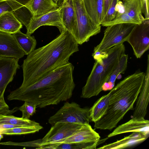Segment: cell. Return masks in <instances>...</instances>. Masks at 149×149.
Masks as SVG:
<instances>
[{
  "instance_id": "cell-1",
  "label": "cell",
  "mask_w": 149,
  "mask_h": 149,
  "mask_svg": "<svg viewBox=\"0 0 149 149\" xmlns=\"http://www.w3.org/2000/svg\"><path fill=\"white\" fill-rule=\"evenodd\" d=\"M78 44L71 34L64 30L47 44L27 55L22 67L23 79L20 88L31 85L57 68L69 63L79 51Z\"/></svg>"
},
{
  "instance_id": "cell-2",
  "label": "cell",
  "mask_w": 149,
  "mask_h": 149,
  "mask_svg": "<svg viewBox=\"0 0 149 149\" xmlns=\"http://www.w3.org/2000/svg\"><path fill=\"white\" fill-rule=\"evenodd\" d=\"M74 68L70 63L60 67L33 84L11 91L7 99L31 102L40 108L66 101L75 87Z\"/></svg>"
},
{
  "instance_id": "cell-3",
  "label": "cell",
  "mask_w": 149,
  "mask_h": 149,
  "mask_svg": "<svg viewBox=\"0 0 149 149\" xmlns=\"http://www.w3.org/2000/svg\"><path fill=\"white\" fill-rule=\"evenodd\" d=\"M145 74L138 72L128 75L111 90L108 109L102 118L94 123L95 128L112 130L128 111L133 109Z\"/></svg>"
},
{
  "instance_id": "cell-4",
  "label": "cell",
  "mask_w": 149,
  "mask_h": 149,
  "mask_svg": "<svg viewBox=\"0 0 149 149\" xmlns=\"http://www.w3.org/2000/svg\"><path fill=\"white\" fill-rule=\"evenodd\" d=\"M125 52V46L122 43L104 52L93 53L95 61L82 88L81 97L89 98L99 94Z\"/></svg>"
},
{
  "instance_id": "cell-5",
  "label": "cell",
  "mask_w": 149,
  "mask_h": 149,
  "mask_svg": "<svg viewBox=\"0 0 149 149\" xmlns=\"http://www.w3.org/2000/svg\"><path fill=\"white\" fill-rule=\"evenodd\" d=\"M137 25L122 23L107 26L102 40L95 47L93 53L105 52L115 46L127 41Z\"/></svg>"
},
{
  "instance_id": "cell-6",
  "label": "cell",
  "mask_w": 149,
  "mask_h": 149,
  "mask_svg": "<svg viewBox=\"0 0 149 149\" xmlns=\"http://www.w3.org/2000/svg\"><path fill=\"white\" fill-rule=\"evenodd\" d=\"M75 11L77 30V42L81 45L88 41L90 38L99 33L101 25L94 23L85 9L83 0H72Z\"/></svg>"
},
{
  "instance_id": "cell-7",
  "label": "cell",
  "mask_w": 149,
  "mask_h": 149,
  "mask_svg": "<svg viewBox=\"0 0 149 149\" xmlns=\"http://www.w3.org/2000/svg\"><path fill=\"white\" fill-rule=\"evenodd\" d=\"M90 108H82L75 102H66L53 115L48 123L52 126L58 122L89 124Z\"/></svg>"
},
{
  "instance_id": "cell-8",
  "label": "cell",
  "mask_w": 149,
  "mask_h": 149,
  "mask_svg": "<svg viewBox=\"0 0 149 149\" xmlns=\"http://www.w3.org/2000/svg\"><path fill=\"white\" fill-rule=\"evenodd\" d=\"M123 11L118 13L112 21L101 24L107 27L119 23L140 24L145 20L142 15L140 0H124Z\"/></svg>"
},
{
  "instance_id": "cell-9",
  "label": "cell",
  "mask_w": 149,
  "mask_h": 149,
  "mask_svg": "<svg viewBox=\"0 0 149 149\" xmlns=\"http://www.w3.org/2000/svg\"><path fill=\"white\" fill-rule=\"evenodd\" d=\"M83 124L64 122L57 123L52 126L44 137L35 141V146L55 143L67 138L77 132Z\"/></svg>"
},
{
  "instance_id": "cell-10",
  "label": "cell",
  "mask_w": 149,
  "mask_h": 149,
  "mask_svg": "<svg viewBox=\"0 0 149 149\" xmlns=\"http://www.w3.org/2000/svg\"><path fill=\"white\" fill-rule=\"evenodd\" d=\"M131 45L134 55L140 58L149 49V19L137 24L127 40Z\"/></svg>"
},
{
  "instance_id": "cell-11",
  "label": "cell",
  "mask_w": 149,
  "mask_h": 149,
  "mask_svg": "<svg viewBox=\"0 0 149 149\" xmlns=\"http://www.w3.org/2000/svg\"><path fill=\"white\" fill-rule=\"evenodd\" d=\"M61 7L39 17H31L26 26V33L31 35L42 26H52L58 28L60 32L66 30L63 24L61 15Z\"/></svg>"
},
{
  "instance_id": "cell-12",
  "label": "cell",
  "mask_w": 149,
  "mask_h": 149,
  "mask_svg": "<svg viewBox=\"0 0 149 149\" xmlns=\"http://www.w3.org/2000/svg\"><path fill=\"white\" fill-rule=\"evenodd\" d=\"M19 61L13 58L0 57V99L4 98L7 86L13 81L20 68Z\"/></svg>"
},
{
  "instance_id": "cell-13",
  "label": "cell",
  "mask_w": 149,
  "mask_h": 149,
  "mask_svg": "<svg viewBox=\"0 0 149 149\" xmlns=\"http://www.w3.org/2000/svg\"><path fill=\"white\" fill-rule=\"evenodd\" d=\"M100 137L89 124H85L74 134L54 143H82L89 145L91 149H96Z\"/></svg>"
},
{
  "instance_id": "cell-14",
  "label": "cell",
  "mask_w": 149,
  "mask_h": 149,
  "mask_svg": "<svg viewBox=\"0 0 149 149\" xmlns=\"http://www.w3.org/2000/svg\"><path fill=\"white\" fill-rule=\"evenodd\" d=\"M25 55L13 34L0 31V57L19 59Z\"/></svg>"
},
{
  "instance_id": "cell-15",
  "label": "cell",
  "mask_w": 149,
  "mask_h": 149,
  "mask_svg": "<svg viewBox=\"0 0 149 149\" xmlns=\"http://www.w3.org/2000/svg\"><path fill=\"white\" fill-rule=\"evenodd\" d=\"M144 81L136 100L132 118H144L147 113L149 99V56L148 54L147 67Z\"/></svg>"
},
{
  "instance_id": "cell-16",
  "label": "cell",
  "mask_w": 149,
  "mask_h": 149,
  "mask_svg": "<svg viewBox=\"0 0 149 149\" xmlns=\"http://www.w3.org/2000/svg\"><path fill=\"white\" fill-rule=\"evenodd\" d=\"M60 7L61 18L65 28L71 34L77 41V23L72 0L63 1Z\"/></svg>"
},
{
  "instance_id": "cell-17",
  "label": "cell",
  "mask_w": 149,
  "mask_h": 149,
  "mask_svg": "<svg viewBox=\"0 0 149 149\" xmlns=\"http://www.w3.org/2000/svg\"><path fill=\"white\" fill-rule=\"evenodd\" d=\"M139 132L149 135V121L144 118H133L126 123L117 127L108 136L110 138L120 134Z\"/></svg>"
},
{
  "instance_id": "cell-18",
  "label": "cell",
  "mask_w": 149,
  "mask_h": 149,
  "mask_svg": "<svg viewBox=\"0 0 149 149\" xmlns=\"http://www.w3.org/2000/svg\"><path fill=\"white\" fill-rule=\"evenodd\" d=\"M130 135L113 143L98 148L102 149H123L138 144L145 141L148 135L139 132H133Z\"/></svg>"
},
{
  "instance_id": "cell-19",
  "label": "cell",
  "mask_w": 149,
  "mask_h": 149,
  "mask_svg": "<svg viewBox=\"0 0 149 149\" xmlns=\"http://www.w3.org/2000/svg\"><path fill=\"white\" fill-rule=\"evenodd\" d=\"M24 6L33 17H39L60 7L52 0H30Z\"/></svg>"
},
{
  "instance_id": "cell-20",
  "label": "cell",
  "mask_w": 149,
  "mask_h": 149,
  "mask_svg": "<svg viewBox=\"0 0 149 149\" xmlns=\"http://www.w3.org/2000/svg\"><path fill=\"white\" fill-rule=\"evenodd\" d=\"M86 11L92 21L101 25L103 18L104 0H83Z\"/></svg>"
},
{
  "instance_id": "cell-21",
  "label": "cell",
  "mask_w": 149,
  "mask_h": 149,
  "mask_svg": "<svg viewBox=\"0 0 149 149\" xmlns=\"http://www.w3.org/2000/svg\"><path fill=\"white\" fill-rule=\"evenodd\" d=\"M22 24L12 12L3 13L0 16V31L13 34L22 28Z\"/></svg>"
},
{
  "instance_id": "cell-22",
  "label": "cell",
  "mask_w": 149,
  "mask_h": 149,
  "mask_svg": "<svg viewBox=\"0 0 149 149\" xmlns=\"http://www.w3.org/2000/svg\"><path fill=\"white\" fill-rule=\"evenodd\" d=\"M111 95V91L99 99L90 108V120L94 123L104 115L108 109Z\"/></svg>"
},
{
  "instance_id": "cell-23",
  "label": "cell",
  "mask_w": 149,
  "mask_h": 149,
  "mask_svg": "<svg viewBox=\"0 0 149 149\" xmlns=\"http://www.w3.org/2000/svg\"><path fill=\"white\" fill-rule=\"evenodd\" d=\"M12 34L25 55H28L35 49L37 42L33 36L23 33L20 30Z\"/></svg>"
},
{
  "instance_id": "cell-24",
  "label": "cell",
  "mask_w": 149,
  "mask_h": 149,
  "mask_svg": "<svg viewBox=\"0 0 149 149\" xmlns=\"http://www.w3.org/2000/svg\"><path fill=\"white\" fill-rule=\"evenodd\" d=\"M128 59L127 54H125L121 56L109 79L103 86L102 91L111 90L114 87L115 81L118 76L121 73H124L126 70Z\"/></svg>"
},
{
  "instance_id": "cell-25",
  "label": "cell",
  "mask_w": 149,
  "mask_h": 149,
  "mask_svg": "<svg viewBox=\"0 0 149 149\" xmlns=\"http://www.w3.org/2000/svg\"><path fill=\"white\" fill-rule=\"evenodd\" d=\"M10 124L24 127H32L40 125L29 119L16 117L11 115H3L0 119V124Z\"/></svg>"
},
{
  "instance_id": "cell-26",
  "label": "cell",
  "mask_w": 149,
  "mask_h": 149,
  "mask_svg": "<svg viewBox=\"0 0 149 149\" xmlns=\"http://www.w3.org/2000/svg\"><path fill=\"white\" fill-rule=\"evenodd\" d=\"M42 149H91L88 145L82 143H55L40 146L36 148Z\"/></svg>"
},
{
  "instance_id": "cell-27",
  "label": "cell",
  "mask_w": 149,
  "mask_h": 149,
  "mask_svg": "<svg viewBox=\"0 0 149 149\" xmlns=\"http://www.w3.org/2000/svg\"><path fill=\"white\" fill-rule=\"evenodd\" d=\"M30 0H0V16L8 12H13L24 6Z\"/></svg>"
},
{
  "instance_id": "cell-28",
  "label": "cell",
  "mask_w": 149,
  "mask_h": 149,
  "mask_svg": "<svg viewBox=\"0 0 149 149\" xmlns=\"http://www.w3.org/2000/svg\"><path fill=\"white\" fill-rule=\"evenodd\" d=\"M43 127L40 125L32 127H19L0 130V133L8 135L32 134L38 132Z\"/></svg>"
},
{
  "instance_id": "cell-29",
  "label": "cell",
  "mask_w": 149,
  "mask_h": 149,
  "mask_svg": "<svg viewBox=\"0 0 149 149\" xmlns=\"http://www.w3.org/2000/svg\"><path fill=\"white\" fill-rule=\"evenodd\" d=\"M24 102V104L18 108V110L22 112V118L29 119L31 116L36 113L37 106L32 102Z\"/></svg>"
},
{
  "instance_id": "cell-30",
  "label": "cell",
  "mask_w": 149,
  "mask_h": 149,
  "mask_svg": "<svg viewBox=\"0 0 149 149\" xmlns=\"http://www.w3.org/2000/svg\"><path fill=\"white\" fill-rule=\"evenodd\" d=\"M119 2L120 0H113L102 20L101 24L109 22L115 18L117 13L116 7Z\"/></svg>"
},
{
  "instance_id": "cell-31",
  "label": "cell",
  "mask_w": 149,
  "mask_h": 149,
  "mask_svg": "<svg viewBox=\"0 0 149 149\" xmlns=\"http://www.w3.org/2000/svg\"><path fill=\"white\" fill-rule=\"evenodd\" d=\"M142 12L145 16V19H149V0H140Z\"/></svg>"
},
{
  "instance_id": "cell-32",
  "label": "cell",
  "mask_w": 149,
  "mask_h": 149,
  "mask_svg": "<svg viewBox=\"0 0 149 149\" xmlns=\"http://www.w3.org/2000/svg\"><path fill=\"white\" fill-rule=\"evenodd\" d=\"M113 0H104L102 19L106 15V13Z\"/></svg>"
},
{
  "instance_id": "cell-33",
  "label": "cell",
  "mask_w": 149,
  "mask_h": 149,
  "mask_svg": "<svg viewBox=\"0 0 149 149\" xmlns=\"http://www.w3.org/2000/svg\"><path fill=\"white\" fill-rule=\"evenodd\" d=\"M9 110V107L6 103L4 98L0 99V111Z\"/></svg>"
},
{
  "instance_id": "cell-34",
  "label": "cell",
  "mask_w": 149,
  "mask_h": 149,
  "mask_svg": "<svg viewBox=\"0 0 149 149\" xmlns=\"http://www.w3.org/2000/svg\"><path fill=\"white\" fill-rule=\"evenodd\" d=\"M18 109V108L15 107L12 110L0 111V119L2 117L3 115H10L17 111Z\"/></svg>"
},
{
  "instance_id": "cell-35",
  "label": "cell",
  "mask_w": 149,
  "mask_h": 149,
  "mask_svg": "<svg viewBox=\"0 0 149 149\" xmlns=\"http://www.w3.org/2000/svg\"><path fill=\"white\" fill-rule=\"evenodd\" d=\"M52 0L55 4H56L58 5V2L59 1H61V0ZM62 0L63 1V0Z\"/></svg>"
},
{
  "instance_id": "cell-36",
  "label": "cell",
  "mask_w": 149,
  "mask_h": 149,
  "mask_svg": "<svg viewBox=\"0 0 149 149\" xmlns=\"http://www.w3.org/2000/svg\"><path fill=\"white\" fill-rule=\"evenodd\" d=\"M3 134L0 133V141L3 138Z\"/></svg>"
},
{
  "instance_id": "cell-37",
  "label": "cell",
  "mask_w": 149,
  "mask_h": 149,
  "mask_svg": "<svg viewBox=\"0 0 149 149\" xmlns=\"http://www.w3.org/2000/svg\"><path fill=\"white\" fill-rule=\"evenodd\" d=\"M66 0H63V1H65Z\"/></svg>"
}]
</instances>
